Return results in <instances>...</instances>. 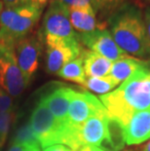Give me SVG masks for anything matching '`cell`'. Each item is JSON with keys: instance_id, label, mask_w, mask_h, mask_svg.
<instances>
[{"instance_id": "obj_1", "label": "cell", "mask_w": 150, "mask_h": 151, "mask_svg": "<svg viewBox=\"0 0 150 151\" xmlns=\"http://www.w3.org/2000/svg\"><path fill=\"white\" fill-rule=\"evenodd\" d=\"M108 116L125 128L133 115L150 109V60L124 81L118 89L100 96Z\"/></svg>"}, {"instance_id": "obj_2", "label": "cell", "mask_w": 150, "mask_h": 151, "mask_svg": "<svg viewBox=\"0 0 150 151\" xmlns=\"http://www.w3.org/2000/svg\"><path fill=\"white\" fill-rule=\"evenodd\" d=\"M110 33L116 44L126 54L150 58V40L140 9L133 4H123L108 20Z\"/></svg>"}, {"instance_id": "obj_3", "label": "cell", "mask_w": 150, "mask_h": 151, "mask_svg": "<svg viewBox=\"0 0 150 151\" xmlns=\"http://www.w3.org/2000/svg\"><path fill=\"white\" fill-rule=\"evenodd\" d=\"M44 5L29 2L17 7L5 8L0 13V50H14L15 45L36 25Z\"/></svg>"}, {"instance_id": "obj_4", "label": "cell", "mask_w": 150, "mask_h": 151, "mask_svg": "<svg viewBox=\"0 0 150 151\" xmlns=\"http://www.w3.org/2000/svg\"><path fill=\"white\" fill-rule=\"evenodd\" d=\"M42 36L47 47L80 43L70 22L69 8L60 0L50 3L43 19Z\"/></svg>"}, {"instance_id": "obj_5", "label": "cell", "mask_w": 150, "mask_h": 151, "mask_svg": "<svg viewBox=\"0 0 150 151\" xmlns=\"http://www.w3.org/2000/svg\"><path fill=\"white\" fill-rule=\"evenodd\" d=\"M108 113L95 115L78 126H67L63 131L62 144L73 151L86 145L101 146L107 139Z\"/></svg>"}, {"instance_id": "obj_6", "label": "cell", "mask_w": 150, "mask_h": 151, "mask_svg": "<svg viewBox=\"0 0 150 151\" xmlns=\"http://www.w3.org/2000/svg\"><path fill=\"white\" fill-rule=\"evenodd\" d=\"M28 124L42 148L62 144V128L41 98L31 112Z\"/></svg>"}, {"instance_id": "obj_7", "label": "cell", "mask_w": 150, "mask_h": 151, "mask_svg": "<svg viewBox=\"0 0 150 151\" xmlns=\"http://www.w3.org/2000/svg\"><path fill=\"white\" fill-rule=\"evenodd\" d=\"M27 84L16 62L14 50H0V88L12 97H18Z\"/></svg>"}, {"instance_id": "obj_8", "label": "cell", "mask_w": 150, "mask_h": 151, "mask_svg": "<svg viewBox=\"0 0 150 151\" xmlns=\"http://www.w3.org/2000/svg\"><path fill=\"white\" fill-rule=\"evenodd\" d=\"M107 113L100 99L88 92L74 91L68 107L67 126H78L95 115Z\"/></svg>"}, {"instance_id": "obj_9", "label": "cell", "mask_w": 150, "mask_h": 151, "mask_svg": "<svg viewBox=\"0 0 150 151\" xmlns=\"http://www.w3.org/2000/svg\"><path fill=\"white\" fill-rule=\"evenodd\" d=\"M78 39L90 51L98 53L112 63L128 57V54L116 44L110 31L104 27L98 28L91 32L78 33Z\"/></svg>"}, {"instance_id": "obj_10", "label": "cell", "mask_w": 150, "mask_h": 151, "mask_svg": "<svg viewBox=\"0 0 150 151\" xmlns=\"http://www.w3.org/2000/svg\"><path fill=\"white\" fill-rule=\"evenodd\" d=\"M42 44L40 38L34 35L24 37L15 45L16 62L27 83H29L31 77L38 68Z\"/></svg>"}, {"instance_id": "obj_11", "label": "cell", "mask_w": 150, "mask_h": 151, "mask_svg": "<svg viewBox=\"0 0 150 151\" xmlns=\"http://www.w3.org/2000/svg\"><path fill=\"white\" fill-rule=\"evenodd\" d=\"M74 89L71 87L60 84L55 90L42 97L48 108L55 116L57 121L62 128L67 127L68 122V107L72 96L74 94Z\"/></svg>"}, {"instance_id": "obj_12", "label": "cell", "mask_w": 150, "mask_h": 151, "mask_svg": "<svg viewBox=\"0 0 150 151\" xmlns=\"http://www.w3.org/2000/svg\"><path fill=\"white\" fill-rule=\"evenodd\" d=\"M83 51L84 50L81 43L60 44L53 47H47L46 70L50 74H58L63 65L80 57Z\"/></svg>"}, {"instance_id": "obj_13", "label": "cell", "mask_w": 150, "mask_h": 151, "mask_svg": "<svg viewBox=\"0 0 150 151\" xmlns=\"http://www.w3.org/2000/svg\"><path fill=\"white\" fill-rule=\"evenodd\" d=\"M125 141L128 145L139 144L150 139V109L139 111L126 125Z\"/></svg>"}, {"instance_id": "obj_14", "label": "cell", "mask_w": 150, "mask_h": 151, "mask_svg": "<svg viewBox=\"0 0 150 151\" xmlns=\"http://www.w3.org/2000/svg\"><path fill=\"white\" fill-rule=\"evenodd\" d=\"M82 57L85 73L88 78L104 77L109 74L113 63L111 60L93 51L84 50Z\"/></svg>"}, {"instance_id": "obj_15", "label": "cell", "mask_w": 150, "mask_h": 151, "mask_svg": "<svg viewBox=\"0 0 150 151\" xmlns=\"http://www.w3.org/2000/svg\"><path fill=\"white\" fill-rule=\"evenodd\" d=\"M146 63H147V60L136 59V58H131L128 56L112 63L109 76L112 77L119 84L120 82L126 81L128 78L135 74Z\"/></svg>"}, {"instance_id": "obj_16", "label": "cell", "mask_w": 150, "mask_h": 151, "mask_svg": "<svg viewBox=\"0 0 150 151\" xmlns=\"http://www.w3.org/2000/svg\"><path fill=\"white\" fill-rule=\"evenodd\" d=\"M69 19L72 27L80 33L103 28L97 22L94 9H69Z\"/></svg>"}, {"instance_id": "obj_17", "label": "cell", "mask_w": 150, "mask_h": 151, "mask_svg": "<svg viewBox=\"0 0 150 151\" xmlns=\"http://www.w3.org/2000/svg\"><path fill=\"white\" fill-rule=\"evenodd\" d=\"M107 139L101 144L105 151H119L125 146V129L115 119H108Z\"/></svg>"}, {"instance_id": "obj_18", "label": "cell", "mask_w": 150, "mask_h": 151, "mask_svg": "<svg viewBox=\"0 0 150 151\" xmlns=\"http://www.w3.org/2000/svg\"><path fill=\"white\" fill-rule=\"evenodd\" d=\"M57 75H59L65 80L78 83L82 87L86 82V80H87L84 69V63H83L82 54L80 57L76 58V59L72 60L71 62L67 63L65 65H63Z\"/></svg>"}, {"instance_id": "obj_19", "label": "cell", "mask_w": 150, "mask_h": 151, "mask_svg": "<svg viewBox=\"0 0 150 151\" xmlns=\"http://www.w3.org/2000/svg\"><path fill=\"white\" fill-rule=\"evenodd\" d=\"M118 85V83L112 77L107 75L104 77H95V78H87L82 88L91 90L98 94L105 95L110 92Z\"/></svg>"}, {"instance_id": "obj_20", "label": "cell", "mask_w": 150, "mask_h": 151, "mask_svg": "<svg viewBox=\"0 0 150 151\" xmlns=\"http://www.w3.org/2000/svg\"><path fill=\"white\" fill-rule=\"evenodd\" d=\"M12 143L34 144V145H40L28 123L23 125L20 129L16 132L14 137H13Z\"/></svg>"}, {"instance_id": "obj_21", "label": "cell", "mask_w": 150, "mask_h": 151, "mask_svg": "<svg viewBox=\"0 0 150 151\" xmlns=\"http://www.w3.org/2000/svg\"><path fill=\"white\" fill-rule=\"evenodd\" d=\"M16 117L17 115L13 109L0 113V142L2 143V145L5 142L9 129H10L12 123L15 121Z\"/></svg>"}, {"instance_id": "obj_22", "label": "cell", "mask_w": 150, "mask_h": 151, "mask_svg": "<svg viewBox=\"0 0 150 151\" xmlns=\"http://www.w3.org/2000/svg\"><path fill=\"white\" fill-rule=\"evenodd\" d=\"M122 0H91L92 5L95 11H105L116 8Z\"/></svg>"}, {"instance_id": "obj_23", "label": "cell", "mask_w": 150, "mask_h": 151, "mask_svg": "<svg viewBox=\"0 0 150 151\" xmlns=\"http://www.w3.org/2000/svg\"><path fill=\"white\" fill-rule=\"evenodd\" d=\"M69 9H94L91 0H60Z\"/></svg>"}, {"instance_id": "obj_24", "label": "cell", "mask_w": 150, "mask_h": 151, "mask_svg": "<svg viewBox=\"0 0 150 151\" xmlns=\"http://www.w3.org/2000/svg\"><path fill=\"white\" fill-rule=\"evenodd\" d=\"M13 109L12 99L6 92L0 89V113L5 111H9Z\"/></svg>"}, {"instance_id": "obj_25", "label": "cell", "mask_w": 150, "mask_h": 151, "mask_svg": "<svg viewBox=\"0 0 150 151\" xmlns=\"http://www.w3.org/2000/svg\"><path fill=\"white\" fill-rule=\"evenodd\" d=\"M8 151H41L39 145L34 144H16L12 143Z\"/></svg>"}, {"instance_id": "obj_26", "label": "cell", "mask_w": 150, "mask_h": 151, "mask_svg": "<svg viewBox=\"0 0 150 151\" xmlns=\"http://www.w3.org/2000/svg\"><path fill=\"white\" fill-rule=\"evenodd\" d=\"M1 2L5 6V8H11L32 2V0H1Z\"/></svg>"}, {"instance_id": "obj_27", "label": "cell", "mask_w": 150, "mask_h": 151, "mask_svg": "<svg viewBox=\"0 0 150 151\" xmlns=\"http://www.w3.org/2000/svg\"><path fill=\"white\" fill-rule=\"evenodd\" d=\"M44 151H73L69 147L62 145V144H56V145L49 146L44 149Z\"/></svg>"}, {"instance_id": "obj_28", "label": "cell", "mask_w": 150, "mask_h": 151, "mask_svg": "<svg viewBox=\"0 0 150 151\" xmlns=\"http://www.w3.org/2000/svg\"><path fill=\"white\" fill-rule=\"evenodd\" d=\"M144 22L146 25V29H147L148 37L150 40V6L148 8H146L145 13H144Z\"/></svg>"}, {"instance_id": "obj_29", "label": "cell", "mask_w": 150, "mask_h": 151, "mask_svg": "<svg viewBox=\"0 0 150 151\" xmlns=\"http://www.w3.org/2000/svg\"><path fill=\"white\" fill-rule=\"evenodd\" d=\"M77 151H105L101 147L98 146H93V145H86L81 147L80 149H78Z\"/></svg>"}, {"instance_id": "obj_30", "label": "cell", "mask_w": 150, "mask_h": 151, "mask_svg": "<svg viewBox=\"0 0 150 151\" xmlns=\"http://www.w3.org/2000/svg\"><path fill=\"white\" fill-rule=\"evenodd\" d=\"M52 1H55V0H32V2H35V3H38V4H41V5H44L47 2H52Z\"/></svg>"}, {"instance_id": "obj_31", "label": "cell", "mask_w": 150, "mask_h": 151, "mask_svg": "<svg viewBox=\"0 0 150 151\" xmlns=\"http://www.w3.org/2000/svg\"><path fill=\"white\" fill-rule=\"evenodd\" d=\"M142 151H150V141H149L147 144H146L144 147H143Z\"/></svg>"}, {"instance_id": "obj_32", "label": "cell", "mask_w": 150, "mask_h": 151, "mask_svg": "<svg viewBox=\"0 0 150 151\" xmlns=\"http://www.w3.org/2000/svg\"><path fill=\"white\" fill-rule=\"evenodd\" d=\"M2 6H3V4H2V2L0 1V13L2 12Z\"/></svg>"}, {"instance_id": "obj_33", "label": "cell", "mask_w": 150, "mask_h": 151, "mask_svg": "<svg viewBox=\"0 0 150 151\" xmlns=\"http://www.w3.org/2000/svg\"><path fill=\"white\" fill-rule=\"evenodd\" d=\"M1 147H2V143L0 142V149H1Z\"/></svg>"}, {"instance_id": "obj_34", "label": "cell", "mask_w": 150, "mask_h": 151, "mask_svg": "<svg viewBox=\"0 0 150 151\" xmlns=\"http://www.w3.org/2000/svg\"><path fill=\"white\" fill-rule=\"evenodd\" d=\"M125 151H132V150H125Z\"/></svg>"}, {"instance_id": "obj_35", "label": "cell", "mask_w": 150, "mask_h": 151, "mask_svg": "<svg viewBox=\"0 0 150 151\" xmlns=\"http://www.w3.org/2000/svg\"><path fill=\"white\" fill-rule=\"evenodd\" d=\"M149 1H150V0H149Z\"/></svg>"}]
</instances>
